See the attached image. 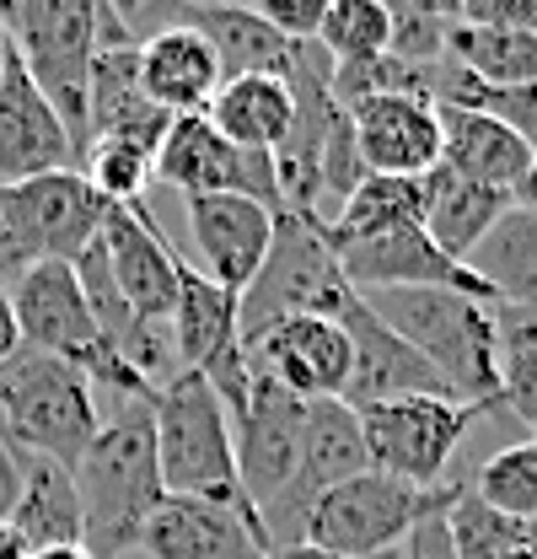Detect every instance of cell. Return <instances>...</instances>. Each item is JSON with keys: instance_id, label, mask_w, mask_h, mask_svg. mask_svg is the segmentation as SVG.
Masks as SVG:
<instances>
[{"instance_id": "23", "label": "cell", "mask_w": 537, "mask_h": 559, "mask_svg": "<svg viewBox=\"0 0 537 559\" xmlns=\"http://www.w3.org/2000/svg\"><path fill=\"white\" fill-rule=\"evenodd\" d=\"M11 189L22 200V215H27L44 259H75L86 242H97L108 200L81 173H44V178H27Z\"/></svg>"}, {"instance_id": "36", "label": "cell", "mask_w": 537, "mask_h": 559, "mask_svg": "<svg viewBox=\"0 0 537 559\" xmlns=\"http://www.w3.org/2000/svg\"><path fill=\"white\" fill-rule=\"evenodd\" d=\"M463 108H478V114L500 119V124H505L511 135H522V145L537 156V86H505V92H494V86H478V81H473Z\"/></svg>"}, {"instance_id": "19", "label": "cell", "mask_w": 537, "mask_h": 559, "mask_svg": "<svg viewBox=\"0 0 537 559\" xmlns=\"http://www.w3.org/2000/svg\"><path fill=\"white\" fill-rule=\"evenodd\" d=\"M355 151L366 173H387V178H425L441 162V119L435 103L408 97V92H371L344 103Z\"/></svg>"}, {"instance_id": "44", "label": "cell", "mask_w": 537, "mask_h": 559, "mask_svg": "<svg viewBox=\"0 0 537 559\" xmlns=\"http://www.w3.org/2000/svg\"><path fill=\"white\" fill-rule=\"evenodd\" d=\"M33 559H92V555L75 544V549H44V555H33Z\"/></svg>"}, {"instance_id": "28", "label": "cell", "mask_w": 537, "mask_h": 559, "mask_svg": "<svg viewBox=\"0 0 537 559\" xmlns=\"http://www.w3.org/2000/svg\"><path fill=\"white\" fill-rule=\"evenodd\" d=\"M468 270L494 290L500 307L537 312V210L511 200V210L489 226V237L468 253Z\"/></svg>"}, {"instance_id": "33", "label": "cell", "mask_w": 537, "mask_h": 559, "mask_svg": "<svg viewBox=\"0 0 537 559\" xmlns=\"http://www.w3.org/2000/svg\"><path fill=\"white\" fill-rule=\"evenodd\" d=\"M500 404L537 436V312L500 307Z\"/></svg>"}, {"instance_id": "17", "label": "cell", "mask_w": 537, "mask_h": 559, "mask_svg": "<svg viewBox=\"0 0 537 559\" xmlns=\"http://www.w3.org/2000/svg\"><path fill=\"white\" fill-rule=\"evenodd\" d=\"M5 296H11V318H16V334L27 349H44V355H60L70 366H81L103 345V329L86 307V290L70 270V259L33 264Z\"/></svg>"}, {"instance_id": "9", "label": "cell", "mask_w": 537, "mask_h": 559, "mask_svg": "<svg viewBox=\"0 0 537 559\" xmlns=\"http://www.w3.org/2000/svg\"><path fill=\"white\" fill-rule=\"evenodd\" d=\"M366 468H371V452H366V436H360V415H355L344 399H312V404H307V419H301V463H296V479H290V489L264 511L268 544H274V549L301 544L307 511L334 485L366 474Z\"/></svg>"}, {"instance_id": "45", "label": "cell", "mask_w": 537, "mask_h": 559, "mask_svg": "<svg viewBox=\"0 0 537 559\" xmlns=\"http://www.w3.org/2000/svg\"><path fill=\"white\" fill-rule=\"evenodd\" d=\"M5 49H11V44H5V22H0V70H5Z\"/></svg>"}, {"instance_id": "32", "label": "cell", "mask_w": 537, "mask_h": 559, "mask_svg": "<svg viewBox=\"0 0 537 559\" xmlns=\"http://www.w3.org/2000/svg\"><path fill=\"white\" fill-rule=\"evenodd\" d=\"M334 66H371L393 55V5L387 0H334L318 38Z\"/></svg>"}, {"instance_id": "29", "label": "cell", "mask_w": 537, "mask_h": 559, "mask_svg": "<svg viewBox=\"0 0 537 559\" xmlns=\"http://www.w3.org/2000/svg\"><path fill=\"white\" fill-rule=\"evenodd\" d=\"M425 215V189L419 178H387V173H366L355 183V194L338 205V215L323 226L329 242H360L393 226H414Z\"/></svg>"}, {"instance_id": "46", "label": "cell", "mask_w": 537, "mask_h": 559, "mask_svg": "<svg viewBox=\"0 0 537 559\" xmlns=\"http://www.w3.org/2000/svg\"><path fill=\"white\" fill-rule=\"evenodd\" d=\"M11 5H16V0H0V22H5V16H11Z\"/></svg>"}, {"instance_id": "6", "label": "cell", "mask_w": 537, "mask_h": 559, "mask_svg": "<svg viewBox=\"0 0 537 559\" xmlns=\"http://www.w3.org/2000/svg\"><path fill=\"white\" fill-rule=\"evenodd\" d=\"M103 0H16L5 16V44L60 114L75 151H86V75L97 55Z\"/></svg>"}, {"instance_id": "43", "label": "cell", "mask_w": 537, "mask_h": 559, "mask_svg": "<svg viewBox=\"0 0 537 559\" xmlns=\"http://www.w3.org/2000/svg\"><path fill=\"white\" fill-rule=\"evenodd\" d=\"M516 205L537 210V156H533V167H527V178H522V183H516Z\"/></svg>"}, {"instance_id": "38", "label": "cell", "mask_w": 537, "mask_h": 559, "mask_svg": "<svg viewBox=\"0 0 537 559\" xmlns=\"http://www.w3.org/2000/svg\"><path fill=\"white\" fill-rule=\"evenodd\" d=\"M463 27H505V33H537V0H463Z\"/></svg>"}, {"instance_id": "5", "label": "cell", "mask_w": 537, "mask_h": 559, "mask_svg": "<svg viewBox=\"0 0 537 559\" xmlns=\"http://www.w3.org/2000/svg\"><path fill=\"white\" fill-rule=\"evenodd\" d=\"M344 296H349V280L338 275V259L329 248V237H323V221L285 210L274 221L264 270L237 296V340H242V349H253L268 329H279L290 318H312V312L329 318Z\"/></svg>"}, {"instance_id": "15", "label": "cell", "mask_w": 537, "mask_h": 559, "mask_svg": "<svg viewBox=\"0 0 537 559\" xmlns=\"http://www.w3.org/2000/svg\"><path fill=\"white\" fill-rule=\"evenodd\" d=\"M183 205H189V237H194L189 264L204 280H215L220 290L242 296L253 285V275L264 270L279 210L259 205L248 194H194Z\"/></svg>"}, {"instance_id": "41", "label": "cell", "mask_w": 537, "mask_h": 559, "mask_svg": "<svg viewBox=\"0 0 537 559\" xmlns=\"http://www.w3.org/2000/svg\"><path fill=\"white\" fill-rule=\"evenodd\" d=\"M0 559H33V549H27V544H22V538L5 527V522H0Z\"/></svg>"}, {"instance_id": "1", "label": "cell", "mask_w": 537, "mask_h": 559, "mask_svg": "<svg viewBox=\"0 0 537 559\" xmlns=\"http://www.w3.org/2000/svg\"><path fill=\"white\" fill-rule=\"evenodd\" d=\"M81 495V549L92 559H124L140 549L151 511L167 500L156 468V430L151 399H119L81 463L70 468Z\"/></svg>"}, {"instance_id": "26", "label": "cell", "mask_w": 537, "mask_h": 559, "mask_svg": "<svg viewBox=\"0 0 537 559\" xmlns=\"http://www.w3.org/2000/svg\"><path fill=\"white\" fill-rule=\"evenodd\" d=\"M419 189H425V215H419L425 237L457 264H468V253L489 237V226L511 210V194H500L489 183H473V178L441 167V162L419 178Z\"/></svg>"}, {"instance_id": "30", "label": "cell", "mask_w": 537, "mask_h": 559, "mask_svg": "<svg viewBox=\"0 0 537 559\" xmlns=\"http://www.w3.org/2000/svg\"><path fill=\"white\" fill-rule=\"evenodd\" d=\"M446 55L468 70L478 86H537V33H505V27H452Z\"/></svg>"}, {"instance_id": "31", "label": "cell", "mask_w": 537, "mask_h": 559, "mask_svg": "<svg viewBox=\"0 0 537 559\" xmlns=\"http://www.w3.org/2000/svg\"><path fill=\"white\" fill-rule=\"evenodd\" d=\"M446 533H452L457 559H516L537 549V522H516V516L489 511L468 485H457L446 500Z\"/></svg>"}, {"instance_id": "47", "label": "cell", "mask_w": 537, "mask_h": 559, "mask_svg": "<svg viewBox=\"0 0 537 559\" xmlns=\"http://www.w3.org/2000/svg\"><path fill=\"white\" fill-rule=\"evenodd\" d=\"M178 5H183V0H162V11H178Z\"/></svg>"}, {"instance_id": "48", "label": "cell", "mask_w": 537, "mask_h": 559, "mask_svg": "<svg viewBox=\"0 0 537 559\" xmlns=\"http://www.w3.org/2000/svg\"><path fill=\"white\" fill-rule=\"evenodd\" d=\"M516 559H537V549H527V555H516Z\"/></svg>"}, {"instance_id": "14", "label": "cell", "mask_w": 537, "mask_h": 559, "mask_svg": "<svg viewBox=\"0 0 537 559\" xmlns=\"http://www.w3.org/2000/svg\"><path fill=\"white\" fill-rule=\"evenodd\" d=\"M338 259V275L349 280V290L371 296V290H408V285H446V290H468L494 301V290L473 275L468 264L446 259L425 226H393V231H377V237H360V242H329Z\"/></svg>"}, {"instance_id": "20", "label": "cell", "mask_w": 537, "mask_h": 559, "mask_svg": "<svg viewBox=\"0 0 537 559\" xmlns=\"http://www.w3.org/2000/svg\"><path fill=\"white\" fill-rule=\"evenodd\" d=\"M253 371L274 377L285 393H296L301 404L312 399H344L349 382V334L334 318H290L279 329H268L253 349H242Z\"/></svg>"}, {"instance_id": "25", "label": "cell", "mask_w": 537, "mask_h": 559, "mask_svg": "<svg viewBox=\"0 0 537 559\" xmlns=\"http://www.w3.org/2000/svg\"><path fill=\"white\" fill-rule=\"evenodd\" d=\"M435 119H441V167L516 200V183L533 167V151L522 145V135H511L500 119L478 108H435Z\"/></svg>"}, {"instance_id": "37", "label": "cell", "mask_w": 537, "mask_h": 559, "mask_svg": "<svg viewBox=\"0 0 537 559\" xmlns=\"http://www.w3.org/2000/svg\"><path fill=\"white\" fill-rule=\"evenodd\" d=\"M248 5L264 16L279 38H290V44H312L334 0H248Z\"/></svg>"}, {"instance_id": "49", "label": "cell", "mask_w": 537, "mask_h": 559, "mask_svg": "<svg viewBox=\"0 0 537 559\" xmlns=\"http://www.w3.org/2000/svg\"><path fill=\"white\" fill-rule=\"evenodd\" d=\"M533 447H537V436H533Z\"/></svg>"}, {"instance_id": "13", "label": "cell", "mask_w": 537, "mask_h": 559, "mask_svg": "<svg viewBox=\"0 0 537 559\" xmlns=\"http://www.w3.org/2000/svg\"><path fill=\"white\" fill-rule=\"evenodd\" d=\"M268 549L274 544L253 506H220L189 495H167L140 533L145 559H268Z\"/></svg>"}, {"instance_id": "2", "label": "cell", "mask_w": 537, "mask_h": 559, "mask_svg": "<svg viewBox=\"0 0 537 559\" xmlns=\"http://www.w3.org/2000/svg\"><path fill=\"white\" fill-rule=\"evenodd\" d=\"M371 312L419 349L446 388L478 415L500 404V301H484L446 285H408V290H371Z\"/></svg>"}, {"instance_id": "18", "label": "cell", "mask_w": 537, "mask_h": 559, "mask_svg": "<svg viewBox=\"0 0 537 559\" xmlns=\"http://www.w3.org/2000/svg\"><path fill=\"white\" fill-rule=\"evenodd\" d=\"M44 173H81V151L60 124V114L33 86V75L22 70V60L5 49V70H0V189L44 178Z\"/></svg>"}, {"instance_id": "8", "label": "cell", "mask_w": 537, "mask_h": 559, "mask_svg": "<svg viewBox=\"0 0 537 559\" xmlns=\"http://www.w3.org/2000/svg\"><path fill=\"white\" fill-rule=\"evenodd\" d=\"M355 415H360L371 468L419 489H441L452 485L446 468H452L457 447L468 441L478 409L457 404V399H393V404H371Z\"/></svg>"}, {"instance_id": "7", "label": "cell", "mask_w": 537, "mask_h": 559, "mask_svg": "<svg viewBox=\"0 0 537 559\" xmlns=\"http://www.w3.org/2000/svg\"><path fill=\"white\" fill-rule=\"evenodd\" d=\"M452 489H457V479L441 489H419L408 479L382 474V468H366V474L334 485L307 511L301 544H312V549L338 559H377L387 549H398L403 538L414 533V522L425 511H435Z\"/></svg>"}, {"instance_id": "24", "label": "cell", "mask_w": 537, "mask_h": 559, "mask_svg": "<svg viewBox=\"0 0 537 559\" xmlns=\"http://www.w3.org/2000/svg\"><path fill=\"white\" fill-rule=\"evenodd\" d=\"M22 479H16V495L5 506V527L33 549H75L81 544V495H75V479L70 468L49 463V457H16Z\"/></svg>"}, {"instance_id": "40", "label": "cell", "mask_w": 537, "mask_h": 559, "mask_svg": "<svg viewBox=\"0 0 537 559\" xmlns=\"http://www.w3.org/2000/svg\"><path fill=\"white\" fill-rule=\"evenodd\" d=\"M22 349V334H16V318H11V296L0 290V366Z\"/></svg>"}, {"instance_id": "27", "label": "cell", "mask_w": 537, "mask_h": 559, "mask_svg": "<svg viewBox=\"0 0 537 559\" xmlns=\"http://www.w3.org/2000/svg\"><path fill=\"white\" fill-rule=\"evenodd\" d=\"M204 119L242 151H279L296 130V92L279 75H237L220 81V92L210 97Z\"/></svg>"}, {"instance_id": "16", "label": "cell", "mask_w": 537, "mask_h": 559, "mask_svg": "<svg viewBox=\"0 0 537 559\" xmlns=\"http://www.w3.org/2000/svg\"><path fill=\"white\" fill-rule=\"evenodd\" d=\"M97 237H103L114 285L130 301V312L167 329L172 307H178V248L162 237V226L151 221L145 200L140 205H108Z\"/></svg>"}, {"instance_id": "39", "label": "cell", "mask_w": 537, "mask_h": 559, "mask_svg": "<svg viewBox=\"0 0 537 559\" xmlns=\"http://www.w3.org/2000/svg\"><path fill=\"white\" fill-rule=\"evenodd\" d=\"M393 5V22H435V27H452L463 16V0H387Z\"/></svg>"}, {"instance_id": "34", "label": "cell", "mask_w": 537, "mask_h": 559, "mask_svg": "<svg viewBox=\"0 0 537 559\" xmlns=\"http://www.w3.org/2000/svg\"><path fill=\"white\" fill-rule=\"evenodd\" d=\"M473 495H478L489 511H500V516L537 522V447H533V441L500 447V452L478 468Z\"/></svg>"}, {"instance_id": "3", "label": "cell", "mask_w": 537, "mask_h": 559, "mask_svg": "<svg viewBox=\"0 0 537 559\" xmlns=\"http://www.w3.org/2000/svg\"><path fill=\"white\" fill-rule=\"evenodd\" d=\"M97 430V393L70 360L22 345L0 366V441L16 457H49L60 468H75Z\"/></svg>"}, {"instance_id": "4", "label": "cell", "mask_w": 537, "mask_h": 559, "mask_svg": "<svg viewBox=\"0 0 537 559\" xmlns=\"http://www.w3.org/2000/svg\"><path fill=\"white\" fill-rule=\"evenodd\" d=\"M151 430H156V468L167 495L189 500H220V506H253L237 479V447L226 404L200 371H178L151 399Z\"/></svg>"}, {"instance_id": "12", "label": "cell", "mask_w": 537, "mask_h": 559, "mask_svg": "<svg viewBox=\"0 0 537 559\" xmlns=\"http://www.w3.org/2000/svg\"><path fill=\"white\" fill-rule=\"evenodd\" d=\"M301 419L307 404L285 393L274 377L248 366V399L231 415V447H237V479L253 511L264 516L268 506L290 489L296 463H301Z\"/></svg>"}, {"instance_id": "21", "label": "cell", "mask_w": 537, "mask_h": 559, "mask_svg": "<svg viewBox=\"0 0 537 559\" xmlns=\"http://www.w3.org/2000/svg\"><path fill=\"white\" fill-rule=\"evenodd\" d=\"M140 86L145 97L183 119V114H204L210 97L220 92V66H215V49L204 44L194 27L183 22H156L145 38H140Z\"/></svg>"}, {"instance_id": "11", "label": "cell", "mask_w": 537, "mask_h": 559, "mask_svg": "<svg viewBox=\"0 0 537 559\" xmlns=\"http://www.w3.org/2000/svg\"><path fill=\"white\" fill-rule=\"evenodd\" d=\"M329 318L349 334V382H344V404L349 409H371V404H393V399H457L446 388V377L408 340H398L371 312V301L360 290H349Z\"/></svg>"}, {"instance_id": "42", "label": "cell", "mask_w": 537, "mask_h": 559, "mask_svg": "<svg viewBox=\"0 0 537 559\" xmlns=\"http://www.w3.org/2000/svg\"><path fill=\"white\" fill-rule=\"evenodd\" d=\"M268 559H338V555H323L312 544H285V549H268Z\"/></svg>"}, {"instance_id": "35", "label": "cell", "mask_w": 537, "mask_h": 559, "mask_svg": "<svg viewBox=\"0 0 537 559\" xmlns=\"http://www.w3.org/2000/svg\"><path fill=\"white\" fill-rule=\"evenodd\" d=\"M81 178L108 200V205H140L145 200V183L156 178L151 156L134 151L124 140H92L81 151Z\"/></svg>"}, {"instance_id": "10", "label": "cell", "mask_w": 537, "mask_h": 559, "mask_svg": "<svg viewBox=\"0 0 537 559\" xmlns=\"http://www.w3.org/2000/svg\"><path fill=\"white\" fill-rule=\"evenodd\" d=\"M151 167L183 200H194V194H248V200H259V205L285 215V205H279V178H274V156L231 145L204 114L172 119L162 145H156V162Z\"/></svg>"}, {"instance_id": "22", "label": "cell", "mask_w": 537, "mask_h": 559, "mask_svg": "<svg viewBox=\"0 0 537 559\" xmlns=\"http://www.w3.org/2000/svg\"><path fill=\"white\" fill-rule=\"evenodd\" d=\"M183 27H194L204 44L215 49V66L220 81H237V75H290L296 66V44L279 38L253 5H226V0H183L172 11Z\"/></svg>"}]
</instances>
